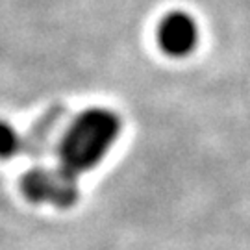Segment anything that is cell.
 <instances>
[{
    "mask_svg": "<svg viewBox=\"0 0 250 250\" xmlns=\"http://www.w3.org/2000/svg\"><path fill=\"white\" fill-rule=\"evenodd\" d=\"M156 37L161 52L174 60H184L197 50L200 28L188 11H170L160 21Z\"/></svg>",
    "mask_w": 250,
    "mask_h": 250,
    "instance_id": "cell-1",
    "label": "cell"
},
{
    "mask_svg": "<svg viewBox=\"0 0 250 250\" xmlns=\"http://www.w3.org/2000/svg\"><path fill=\"white\" fill-rule=\"evenodd\" d=\"M21 148V135L8 121H0V160L13 158Z\"/></svg>",
    "mask_w": 250,
    "mask_h": 250,
    "instance_id": "cell-2",
    "label": "cell"
}]
</instances>
